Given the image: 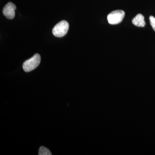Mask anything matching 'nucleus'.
<instances>
[{"instance_id":"2","label":"nucleus","mask_w":155,"mask_h":155,"mask_svg":"<svg viewBox=\"0 0 155 155\" xmlns=\"http://www.w3.org/2000/svg\"><path fill=\"white\" fill-rule=\"evenodd\" d=\"M69 28V23L67 21L63 20L56 24L53 28V34L57 37H62L67 34Z\"/></svg>"},{"instance_id":"3","label":"nucleus","mask_w":155,"mask_h":155,"mask_svg":"<svg viewBox=\"0 0 155 155\" xmlns=\"http://www.w3.org/2000/svg\"><path fill=\"white\" fill-rule=\"evenodd\" d=\"M125 15V12L122 10L112 11L107 16L108 22L111 25L119 24L122 22Z\"/></svg>"},{"instance_id":"7","label":"nucleus","mask_w":155,"mask_h":155,"mask_svg":"<svg viewBox=\"0 0 155 155\" xmlns=\"http://www.w3.org/2000/svg\"><path fill=\"white\" fill-rule=\"evenodd\" d=\"M150 24L152 27L155 31V18L152 16H150Z\"/></svg>"},{"instance_id":"5","label":"nucleus","mask_w":155,"mask_h":155,"mask_svg":"<svg viewBox=\"0 0 155 155\" xmlns=\"http://www.w3.org/2000/svg\"><path fill=\"white\" fill-rule=\"evenodd\" d=\"M132 23L137 27H143L145 25L144 17L141 14H138L133 18L132 21Z\"/></svg>"},{"instance_id":"1","label":"nucleus","mask_w":155,"mask_h":155,"mask_svg":"<svg viewBox=\"0 0 155 155\" xmlns=\"http://www.w3.org/2000/svg\"><path fill=\"white\" fill-rule=\"evenodd\" d=\"M41 56L38 54H36L30 59L26 60L22 65L23 70L25 72L32 71L38 67L40 64Z\"/></svg>"},{"instance_id":"4","label":"nucleus","mask_w":155,"mask_h":155,"mask_svg":"<svg viewBox=\"0 0 155 155\" xmlns=\"http://www.w3.org/2000/svg\"><path fill=\"white\" fill-rule=\"evenodd\" d=\"M16 6L12 2L7 3L3 9V14L4 16L9 19H14L15 17Z\"/></svg>"},{"instance_id":"6","label":"nucleus","mask_w":155,"mask_h":155,"mask_svg":"<svg viewBox=\"0 0 155 155\" xmlns=\"http://www.w3.org/2000/svg\"><path fill=\"white\" fill-rule=\"evenodd\" d=\"M39 155H51V153L47 148L45 147H40L38 151Z\"/></svg>"}]
</instances>
